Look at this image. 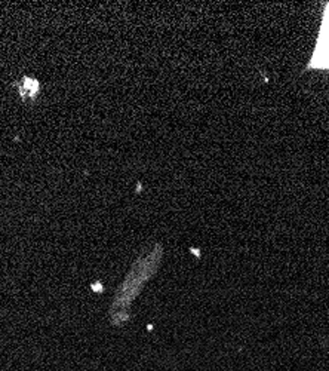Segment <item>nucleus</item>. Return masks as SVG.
I'll list each match as a JSON object with an SVG mask.
<instances>
[{
	"instance_id": "3",
	"label": "nucleus",
	"mask_w": 329,
	"mask_h": 371,
	"mask_svg": "<svg viewBox=\"0 0 329 371\" xmlns=\"http://www.w3.org/2000/svg\"><path fill=\"white\" fill-rule=\"evenodd\" d=\"M91 288H92V291H94V293H103V290H104L103 283H101L100 281L94 282V283L91 285Z\"/></svg>"
},
{
	"instance_id": "1",
	"label": "nucleus",
	"mask_w": 329,
	"mask_h": 371,
	"mask_svg": "<svg viewBox=\"0 0 329 371\" xmlns=\"http://www.w3.org/2000/svg\"><path fill=\"white\" fill-rule=\"evenodd\" d=\"M160 257H162L160 252H152L150 255L147 257L145 266H139L138 263L134 265L131 273L128 275V279L122 285L121 293H119V296H116V299H114V309L122 307V306H128V304L132 303L131 300L139 293L141 287L144 285V282L148 279V276L156 272L159 260L157 262H155V260L160 259Z\"/></svg>"
},
{
	"instance_id": "4",
	"label": "nucleus",
	"mask_w": 329,
	"mask_h": 371,
	"mask_svg": "<svg viewBox=\"0 0 329 371\" xmlns=\"http://www.w3.org/2000/svg\"><path fill=\"white\" fill-rule=\"evenodd\" d=\"M14 141L19 142V141H21V137H19V135H15V137H14Z\"/></svg>"
},
{
	"instance_id": "2",
	"label": "nucleus",
	"mask_w": 329,
	"mask_h": 371,
	"mask_svg": "<svg viewBox=\"0 0 329 371\" xmlns=\"http://www.w3.org/2000/svg\"><path fill=\"white\" fill-rule=\"evenodd\" d=\"M14 87L22 101H28V100L36 101L42 91L40 80L36 77H30V76H22L21 80L14 82Z\"/></svg>"
}]
</instances>
